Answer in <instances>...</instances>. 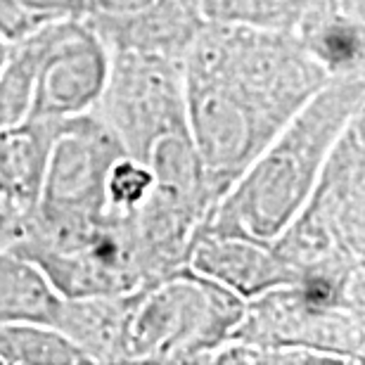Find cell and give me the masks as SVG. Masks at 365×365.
<instances>
[{
	"label": "cell",
	"instance_id": "6da1fadb",
	"mask_svg": "<svg viewBox=\"0 0 365 365\" xmlns=\"http://www.w3.org/2000/svg\"><path fill=\"white\" fill-rule=\"evenodd\" d=\"M190 138L214 204L332 76L292 29L207 21L180 60Z\"/></svg>",
	"mask_w": 365,
	"mask_h": 365
},
{
	"label": "cell",
	"instance_id": "7a4b0ae2",
	"mask_svg": "<svg viewBox=\"0 0 365 365\" xmlns=\"http://www.w3.org/2000/svg\"><path fill=\"white\" fill-rule=\"evenodd\" d=\"M365 109V76L332 78L218 197L202 230L273 245L299 214L349 121Z\"/></svg>",
	"mask_w": 365,
	"mask_h": 365
},
{
	"label": "cell",
	"instance_id": "3957f363",
	"mask_svg": "<svg viewBox=\"0 0 365 365\" xmlns=\"http://www.w3.org/2000/svg\"><path fill=\"white\" fill-rule=\"evenodd\" d=\"M245 299L187 264L123 294L114 363H207L230 339Z\"/></svg>",
	"mask_w": 365,
	"mask_h": 365
},
{
	"label": "cell",
	"instance_id": "277c9868",
	"mask_svg": "<svg viewBox=\"0 0 365 365\" xmlns=\"http://www.w3.org/2000/svg\"><path fill=\"white\" fill-rule=\"evenodd\" d=\"M112 55L78 19L10 41L0 69V126L88 114L107 86Z\"/></svg>",
	"mask_w": 365,
	"mask_h": 365
},
{
	"label": "cell",
	"instance_id": "5b68a950",
	"mask_svg": "<svg viewBox=\"0 0 365 365\" xmlns=\"http://www.w3.org/2000/svg\"><path fill=\"white\" fill-rule=\"evenodd\" d=\"M230 339L304 349L330 365L365 361V271L306 275L245 302Z\"/></svg>",
	"mask_w": 365,
	"mask_h": 365
},
{
	"label": "cell",
	"instance_id": "8992f818",
	"mask_svg": "<svg viewBox=\"0 0 365 365\" xmlns=\"http://www.w3.org/2000/svg\"><path fill=\"white\" fill-rule=\"evenodd\" d=\"M273 250L297 280L365 271V109L349 121Z\"/></svg>",
	"mask_w": 365,
	"mask_h": 365
},
{
	"label": "cell",
	"instance_id": "52a82bcc",
	"mask_svg": "<svg viewBox=\"0 0 365 365\" xmlns=\"http://www.w3.org/2000/svg\"><path fill=\"white\" fill-rule=\"evenodd\" d=\"M121 152L95 109L55 121L38 204L26 232L81 228L105 218L107 176Z\"/></svg>",
	"mask_w": 365,
	"mask_h": 365
},
{
	"label": "cell",
	"instance_id": "ba28073f",
	"mask_svg": "<svg viewBox=\"0 0 365 365\" xmlns=\"http://www.w3.org/2000/svg\"><path fill=\"white\" fill-rule=\"evenodd\" d=\"M109 55L182 60L207 24L197 0H86L83 17Z\"/></svg>",
	"mask_w": 365,
	"mask_h": 365
},
{
	"label": "cell",
	"instance_id": "9c48e42d",
	"mask_svg": "<svg viewBox=\"0 0 365 365\" xmlns=\"http://www.w3.org/2000/svg\"><path fill=\"white\" fill-rule=\"evenodd\" d=\"M55 121L0 126V252L21 242L38 204Z\"/></svg>",
	"mask_w": 365,
	"mask_h": 365
},
{
	"label": "cell",
	"instance_id": "30bf717a",
	"mask_svg": "<svg viewBox=\"0 0 365 365\" xmlns=\"http://www.w3.org/2000/svg\"><path fill=\"white\" fill-rule=\"evenodd\" d=\"M187 266L197 273L221 282L223 287L235 292L240 299L264 294L277 284L297 282L292 268L277 257L273 245L254 242V240L218 235V232L200 230Z\"/></svg>",
	"mask_w": 365,
	"mask_h": 365
},
{
	"label": "cell",
	"instance_id": "8fae6325",
	"mask_svg": "<svg viewBox=\"0 0 365 365\" xmlns=\"http://www.w3.org/2000/svg\"><path fill=\"white\" fill-rule=\"evenodd\" d=\"M292 31L332 78L365 76V0H313Z\"/></svg>",
	"mask_w": 365,
	"mask_h": 365
},
{
	"label": "cell",
	"instance_id": "7c38bea8",
	"mask_svg": "<svg viewBox=\"0 0 365 365\" xmlns=\"http://www.w3.org/2000/svg\"><path fill=\"white\" fill-rule=\"evenodd\" d=\"M93 365L91 356L55 325L41 320H0V365Z\"/></svg>",
	"mask_w": 365,
	"mask_h": 365
},
{
	"label": "cell",
	"instance_id": "4fadbf2b",
	"mask_svg": "<svg viewBox=\"0 0 365 365\" xmlns=\"http://www.w3.org/2000/svg\"><path fill=\"white\" fill-rule=\"evenodd\" d=\"M62 297L43 273L12 252H0V320L53 323Z\"/></svg>",
	"mask_w": 365,
	"mask_h": 365
},
{
	"label": "cell",
	"instance_id": "5bb4252c",
	"mask_svg": "<svg viewBox=\"0 0 365 365\" xmlns=\"http://www.w3.org/2000/svg\"><path fill=\"white\" fill-rule=\"evenodd\" d=\"M207 21L292 29L313 0H197Z\"/></svg>",
	"mask_w": 365,
	"mask_h": 365
},
{
	"label": "cell",
	"instance_id": "9a60e30c",
	"mask_svg": "<svg viewBox=\"0 0 365 365\" xmlns=\"http://www.w3.org/2000/svg\"><path fill=\"white\" fill-rule=\"evenodd\" d=\"M86 0H0V36L17 41L64 19L83 17Z\"/></svg>",
	"mask_w": 365,
	"mask_h": 365
},
{
	"label": "cell",
	"instance_id": "2e32d148",
	"mask_svg": "<svg viewBox=\"0 0 365 365\" xmlns=\"http://www.w3.org/2000/svg\"><path fill=\"white\" fill-rule=\"evenodd\" d=\"M7 46H10V41H5L3 36H0V69H3V62H5V55H7Z\"/></svg>",
	"mask_w": 365,
	"mask_h": 365
}]
</instances>
